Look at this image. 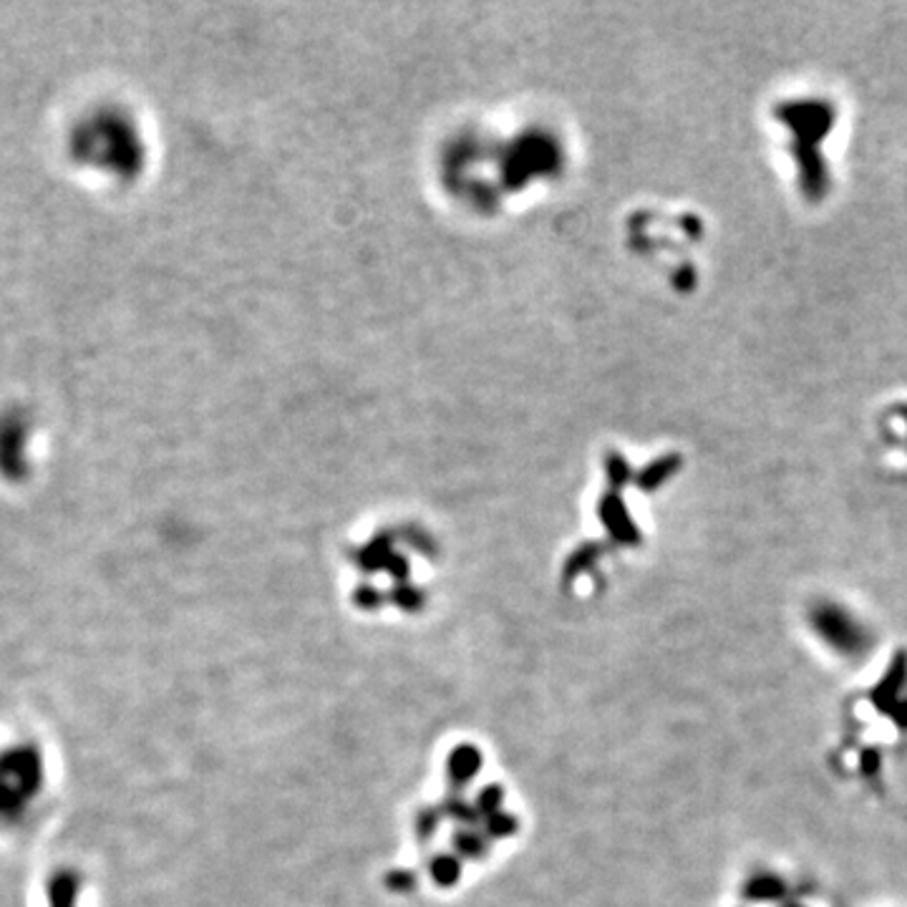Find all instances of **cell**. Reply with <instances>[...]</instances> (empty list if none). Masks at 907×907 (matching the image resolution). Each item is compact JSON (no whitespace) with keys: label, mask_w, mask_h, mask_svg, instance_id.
<instances>
[{"label":"cell","mask_w":907,"mask_h":907,"mask_svg":"<svg viewBox=\"0 0 907 907\" xmlns=\"http://www.w3.org/2000/svg\"><path fill=\"white\" fill-rule=\"evenodd\" d=\"M776 122L794 134V145L819 147L837 122V109L827 99L782 101L774 109Z\"/></svg>","instance_id":"cell-1"},{"label":"cell","mask_w":907,"mask_h":907,"mask_svg":"<svg viewBox=\"0 0 907 907\" xmlns=\"http://www.w3.org/2000/svg\"><path fill=\"white\" fill-rule=\"evenodd\" d=\"M394 600L399 602L403 610H417V608H419V602H421L419 593L409 591V587H399V591H396V595H394Z\"/></svg>","instance_id":"cell-10"},{"label":"cell","mask_w":907,"mask_h":907,"mask_svg":"<svg viewBox=\"0 0 907 907\" xmlns=\"http://www.w3.org/2000/svg\"><path fill=\"white\" fill-rule=\"evenodd\" d=\"M457 849L464 857H482L487 853V845H484V840L476 837L474 832H464L457 837Z\"/></svg>","instance_id":"cell-7"},{"label":"cell","mask_w":907,"mask_h":907,"mask_svg":"<svg viewBox=\"0 0 907 907\" xmlns=\"http://www.w3.org/2000/svg\"><path fill=\"white\" fill-rule=\"evenodd\" d=\"M356 602L365 610H373L381 602V595L376 591H371V587H363V591L356 593Z\"/></svg>","instance_id":"cell-12"},{"label":"cell","mask_w":907,"mask_h":907,"mask_svg":"<svg viewBox=\"0 0 907 907\" xmlns=\"http://www.w3.org/2000/svg\"><path fill=\"white\" fill-rule=\"evenodd\" d=\"M432 874H434L436 885L451 887L453 882L459 880V874H461L459 859H453V857H436L434 865H432Z\"/></svg>","instance_id":"cell-4"},{"label":"cell","mask_w":907,"mask_h":907,"mask_svg":"<svg viewBox=\"0 0 907 907\" xmlns=\"http://www.w3.org/2000/svg\"><path fill=\"white\" fill-rule=\"evenodd\" d=\"M436 824H439V811H434V809L421 811V815H419V837H424V840L432 837Z\"/></svg>","instance_id":"cell-8"},{"label":"cell","mask_w":907,"mask_h":907,"mask_svg":"<svg viewBox=\"0 0 907 907\" xmlns=\"http://www.w3.org/2000/svg\"><path fill=\"white\" fill-rule=\"evenodd\" d=\"M517 830V819L502 815V811H495V815H489V822H487V832L492 837H509Z\"/></svg>","instance_id":"cell-6"},{"label":"cell","mask_w":907,"mask_h":907,"mask_svg":"<svg viewBox=\"0 0 907 907\" xmlns=\"http://www.w3.org/2000/svg\"><path fill=\"white\" fill-rule=\"evenodd\" d=\"M505 799V792L499 784H492V786H484V792L480 794V799H476V809L484 811V815H495L497 807L502 805Z\"/></svg>","instance_id":"cell-5"},{"label":"cell","mask_w":907,"mask_h":907,"mask_svg":"<svg viewBox=\"0 0 907 907\" xmlns=\"http://www.w3.org/2000/svg\"><path fill=\"white\" fill-rule=\"evenodd\" d=\"M482 767V754L474 749V746H459L457 751L449 756V779L457 786H464L472 782V776Z\"/></svg>","instance_id":"cell-3"},{"label":"cell","mask_w":907,"mask_h":907,"mask_svg":"<svg viewBox=\"0 0 907 907\" xmlns=\"http://www.w3.org/2000/svg\"><path fill=\"white\" fill-rule=\"evenodd\" d=\"M794 162H797L799 172V189L805 195V200L817 204L822 202L827 195H830V166H827V159L822 157L819 147H805V145H792L790 147Z\"/></svg>","instance_id":"cell-2"},{"label":"cell","mask_w":907,"mask_h":907,"mask_svg":"<svg viewBox=\"0 0 907 907\" xmlns=\"http://www.w3.org/2000/svg\"><path fill=\"white\" fill-rule=\"evenodd\" d=\"M893 417L903 419V421H905V426H907V403H895V406H893Z\"/></svg>","instance_id":"cell-13"},{"label":"cell","mask_w":907,"mask_h":907,"mask_svg":"<svg viewBox=\"0 0 907 907\" xmlns=\"http://www.w3.org/2000/svg\"><path fill=\"white\" fill-rule=\"evenodd\" d=\"M447 811L451 817H457L459 822H474V819H476V811L469 809L467 805H461V802H449Z\"/></svg>","instance_id":"cell-11"},{"label":"cell","mask_w":907,"mask_h":907,"mask_svg":"<svg viewBox=\"0 0 907 907\" xmlns=\"http://www.w3.org/2000/svg\"><path fill=\"white\" fill-rule=\"evenodd\" d=\"M388 887L394 890V893H411L413 890V874L411 872H392L386 878Z\"/></svg>","instance_id":"cell-9"}]
</instances>
